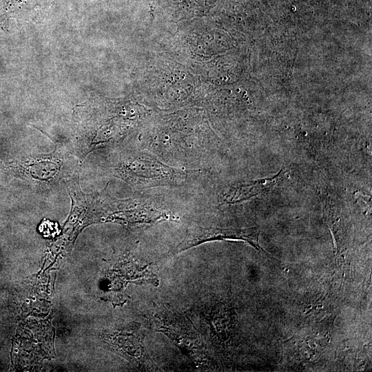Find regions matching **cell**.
Wrapping results in <instances>:
<instances>
[{
  "instance_id": "7a4b0ae2",
  "label": "cell",
  "mask_w": 372,
  "mask_h": 372,
  "mask_svg": "<svg viewBox=\"0 0 372 372\" xmlns=\"http://www.w3.org/2000/svg\"><path fill=\"white\" fill-rule=\"evenodd\" d=\"M258 228L228 229L215 227H196L178 245L172 253H178L204 242L220 240H241L259 249Z\"/></svg>"
},
{
  "instance_id": "3957f363",
  "label": "cell",
  "mask_w": 372,
  "mask_h": 372,
  "mask_svg": "<svg viewBox=\"0 0 372 372\" xmlns=\"http://www.w3.org/2000/svg\"><path fill=\"white\" fill-rule=\"evenodd\" d=\"M285 173L280 170L271 178L235 185L223 194V200L227 203H237L247 200L272 189L282 179Z\"/></svg>"
},
{
  "instance_id": "6da1fadb",
  "label": "cell",
  "mask_w": 372,
  "mask_h": 372,
  "mask_svg": "<svg viewBox=\"0 0 372 372\" xmlns=\"http://www.w3.org/2000/svg\"><path fill=\"white\" fill-rule=\"evenodd\" d=\"M126 169L135 183L146 187L181 185L198 172L169 166L147 154L134 158Z\"/></svg>"
}]
</instances>
